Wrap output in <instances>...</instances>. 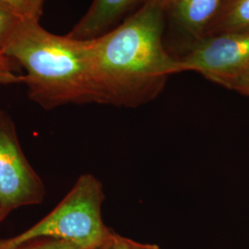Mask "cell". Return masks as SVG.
Wrapping results in <instances>:
<instances>
[{
    "mask_svg": "<svg viewBox=\"0 0 249 249\" xmlns=\"http://www.w3.org/2000/svg\"><path fill=\"white\" fill-rule=\"evenodd\" d=\"M165 11L143 3L103 36L89 39L100 104L137 107L155 98L168 77L183 72L163 45Z\"/></svg>",
    "mask_w": 249,
    "mask_h": 249,
    "instance_id": "obj_1",
    "label": "cell"
},
{
    "mask_svg": "<svg viewBox=\"0 0 249 249\" xmlns=\"http://www.w3.org/2000/svg\"><path fill=\"white\" fill-rule=\"evenodd\" d=\"M4 53L24 69L29 98L45 110L100 104L89 40L53 35L38 20L22 19Z\"/></svg>",
    "mask_w": 249,
    "mask_h": 249,
    "instance_id": "obj_2",
    "label": "cell"
},
{
    "mask_svg": "<svg viewBox=\"0 0 249 249\" xmlns=\"http://www.w3.org/2000/svg\"><path fill=\"white\" fill-rule=\"evenodd\" d=\"M104 200L102 183L91 174L82 175L50 213L22 233L0 240V249H18L44 239L100 249L111 242L114 233L103 221Z\"/></svg>",
    "mask_w": 249,
    "mask_h": 249,
    "instance_id": "obj_3",
    "label": "cell"
},
{
    "mask_svg": "<svg viewBox=\"0 0 249 249\" xmlns=\"http://www.w3.org/2000/svg\"><path fill=\"white\" fill-rule=\"evenodd\" d=\"M45 187L27 160L15 124L0 110V206L7 212L44 201Z\"/></svg>",
    "mask_w": 249,
    "mask_h": 249,
    "instance_id": "obj_4",
    "label": "cell"
},
{
    "mask_svg": "<svg viewBox=\"0 0 249 249\" xmlns=\"http://www.w3.org/2000/svg\"><path fill=\"white\" fill-rule=\"evenodd\" d=\"M184 71H196L227 88L249 72V34L223 33L206 36L189 45L179 57Z\"/></svg>",
    "mask_w": 249,
    "mask_h": 249,
    "instance_id": "obj_5",
    "label": "cell"
},
{
    "mask_svg": "<svg viewBox=\"0 0 249 249\" xmlns=\"http://www.w3.org/2000/svg\"><path fill=\"white\" fill-rule=\"evenodd\" d=\"M227 0H170L165 14L190 45L203 39Z\"/></svg>",
    "mask_w": 249,
    "mask_h": 249,
    "instance_id": "obj_6",
    "label": "cell"
},
{
    "mask_svg": "<svg viewBox=\"0 0 249 249\" xmlns=\"http://www.w3.org/2000/svg\"><path fill=\"white\" fill-rule=\"evenodd\" d=\"M144 0H93L89 9L68 36L89 40L117 26L125 14Z\"/></svg>",
    "mask_w": 249,
    "mask_h": 249,
    "instance_id": "obj_7",
    "label": "cell"
},
{
    "mask_svg": "<svg viewBox=\"0 0 249 249\" xmlns=\"http://www.w3.org/2000/svg\"><path fill=\"white\" fill-rule=\"evenodd\" d=\"M223 33L249 34V0H227L206 36Z\"/></svg>",
    "mask_w": 249,
    "mask_h": 249,
    "instance_id": "obj_8",
    "label": "cell"
},
{
    "mask_svg": "<svg viewBox=\"0 0 249 249\" xmlns=\"http://www.w3.org/2000/svg\"><path fill=\"white\" fill-rule=\"evenodd\" d=\"M45 0H0V6L22 19L40 20Z\"/></svg>",
    "mask_w": 249,
    "mask_h": 249,
    "instance_id": "obj_9",
    "label": "cell"
},
{
    "mask_svg": "<svg viewBox=\"0 0 249 249\" xmlns=\"http://www.w3.org/2000/svg\"><path fill=\"white\" fill-rule=\"evenodd\" d=\"M22 18L0 6V53H4Z\"/></svg>",
    "mask_w": 249,
    "mask_h": 249,
    "instance_id": "obj_10",
    "label": "cell"
},
{
    "mask_svg": "<svg viewBox=\"0 0 249 249\" xmlns=\"http://www.w3.org/2000/svg\"><path fill=\"white\" fill-rule=\"evenodd\" d=\"M13 61L5 53H0V85H9L23 83V75L16 72Z\"/></svg>",
    "mask_w": 249,
    "mask_h": 249,
    "instance_id": "obj_11",
    "label": "cell"
},
{
    "mask_svg": "<svg viewBox=\"0 0 249 249\" xmlns=\"http://www.w3.org/2000/svg\"><path fill=\"white\" fill-rule=\"evenodd\" d=\"M111 249H161L157 245L145 244L138 241L132 240L121 236L119 234L113 233L111 240Z\"/></svg>",
    "mask_w": 249,
    "mask_h": 249,
    "instance_id": "obj_12",
    "label": "cell"
},
{
    "mask_svg": "<svg viewBox=\"0 0 249 249\" xmlns=\"http://www.w3.org/2000/svg\"><path fill=\"white\" fill-rule=\"evenodd\" d=\"M18 249H81L69 243L67 241L56 240V239H50V240L41 241L40 243L36 244H29L25 247H22Z\"/></svg>",
    "mask_w": 249,
    "mask_h": 249,
    "instance_id": "obj_13",
    "label": "cell"
},
{
    "mask_svg": "<svg viewBox=\"0 0 249 249\" xmlns=\"http://www.w3.org/2000/svg\"><path fill=\"white\" fill-rule=\"evenodd\" d=\"M227 89H233L249 97V72L232 81Z\"/></svg>",
    "mask_w": 249,
    "mask_h": 249,
    "instance_id": "obj_14",
    "label": "cell"
},
{
    "mask_svg": "<svg viewBox=\"0 0 249 249\" xmlns=\"http://www.w3.org/2000/svg\"><path fill=\"white\" fill-rule=\"evenodd\" d=\"M170 0H144V3H151L154 4L156 6H159L162 9H165V7L167 6V4L169 3Z\"/></svg>",
    "mask_w": 249,
    "mask_h": 249,
    "instance_id": "obj_15",
    "label": "cell"
},
{
    "mask_svg": "<svg viewBox=\"0 0 249 249\" xmlns=\"http://www.w3.org/2000/svg\"><path fill=\"white\" fill-rule=\"evenodd\" d=\"M9 212H7L4 208H2L1 206H0V222L9 214Z\"/></svg>",
    "mask_w": 249,
    "mask_h": 249,
    "instance_id": "obj_16",
    "label": "cell"
},
{
    "mask_svg": "<svg viewBox=\"0 0 249 249\" xmlns=\"http://www.w3.org/2000/svg\"><path fill=\"white\" fill-rule=\"evenodd\" d=\"M100 249H111V242L109 244H107V246H105V247H103Z\"/></svg>",
    "mask_w": 249,
    "mask_h": 249,
    "instance_id": "obj_17",
    "label": "cell"
}]
</instances>
